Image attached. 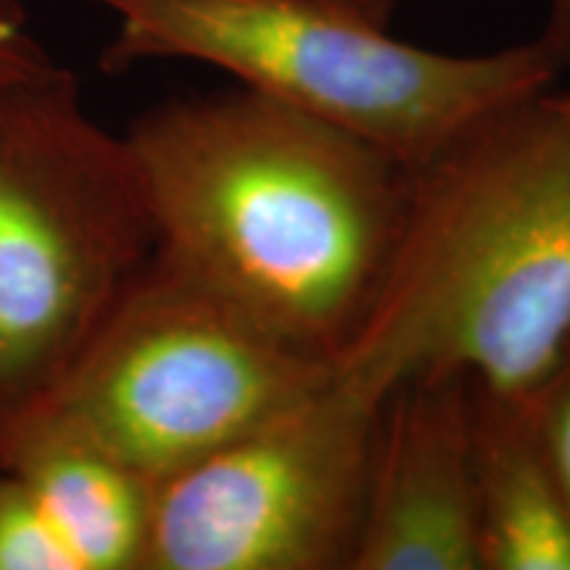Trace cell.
<instances>
[{
  "instance_id": "1",
  "label": "cell",
  "mask_w": 570,
  "mask_h": 570,
  "mask_svg": "<svg viewBox=\"0 0 570 570\" xmlns=\"http://www.w3.org/2000/svg\"><path fill=\"white\" fill-rule=\"evenodd\" d=\"M125 140L156 248L336 365L386 273L412 167L248 88L164 101Z\"/></svg>"
},
{
  "instance_id": "2",
  "label": "cell",
  "mask_w": 570,
  "mask_h": 570,
  "mask_svg": "<svg viewBox=\"0 0 570 570\" xmlns=\"http://www.w3.org/2000/svg\"><path fill=\"white\" fill-rule=\"evenodd\" d=\"M570 348V117L552 88L412 169L394 252L336 375L383 399L423 370L537 396Z\"/></svg>"
},
{
  "instance_id": "3",
  "label": "cell",
  "mask_w": 570,
  "mask_h": 570,
  "mask_svg": "<svg viewBox=\"0 0 570 570\" xmlns=\"http://www.w3.org/2000/svg\"><path fill=\"white\" fill-rule=\"evenodd\" d=\"M117 19L106 71L198 61L377 142L417 169L489 111L552 88L539 40L452 56L312 0H88Z\"/></svg>"
},
{
  "instance_id": "4",
  "label": "cell",
  "mask_w": 570,
  "mask_h": 570,
  "mask_svg": "<svg viewBox=\"0 0 570 570\" xmlns=\"http://www.w3.org/2000/svg\"><path fill=\"white\" fill-rule=\"evenodd\" d=\"M156 252L125 135L51 61L0 80V436L67 373Z\"/></svg>"
},
{
  "instance_id": "5",
  "label": "cell",
  "mask_w": 570,
  "mask_h": 570,
  "mask_svg": "<svg viewBox=\"0 0 570 570\" xmlns=\"http://www.w3.org/2000/svg\"><path fill=\"white\" fill-rule=\"evenodd\" d=\"M333 370L156 248L9 431L67 433L159 481L312 394Z\"/></svg>"
},
{
  "instance_id": "6",
  "label": "cell",
  "mask_w": 570,
  "mask_h": 570,
  "mask_svg": "<svg viewBox=\"0 0 570 570\" xmlns=\"http://www.w3.org/2000/svg\"><path fill=\"white\" fill-rule=\"evenodd\" d=\"M381 399L336 375L154 481L142 570H352Z\"/></svg>"
},
{
  "instance_id": "7",
  "label": "cell",
  "mask_w": 570,
  "mask_h": 570,
  "mask_svg": "<svg viewBox=\"0 0 570 570\" xmlns=\"http://www.w3.org/2000/svg\"><path fill=\"white\" fill-rule=\"evenodd\" d=\"M465 370H423L386 391L352 570H481Z\"/></svg>"
},
{
  "instance_id": "8",
  "label": "cell",
  "mask_w": 570,
  "mask_h": 570,
  "mask_svg": "<svg viewBox=\"0 0 570 570\" xmlns=\"http://www.w3.org/2000/svg\"><path fill=\"white\" fill-rule=\"evenodd\" d=\"M470 439L481 570H570V504L533 396L473 381Z\"/></svg>"
},
{
  "instance_id": "9",
  "label": "cell",
  "mask_w": 570,
  "mask_h": 570,
  "mask_svg": "<svg viewBox=\"0 0 570 570\" xmlns=\"http://www.w3.org/2000/svg\"><path fill=\"white\" fill-rule=\"evenodd\" d=\"M0 468L30 487L80 570H142L154 481L88 441L19 425L0 436Z\"/></svg>"
},
{
  "instance_id": "10",
  "label": "cell",
  "mask_w": 570,
  "mask_h": 570,
  "mask_svg": "<svg viewBox=\"0 0 570 570\" xmlns=\"http://www.w3.org/2000/svg\"><path fill=\"white\" fill-rule=\"evenodd\" d=\"M0 570H80L19 475L0 468Z\"/></svg>"
},
{
  "instance_id": "11",
  "label": "cell",
  "mask_w": 570,
  "mask_h": 570,
  "mask_svg": "<svg viewBox=\"0 0 570 570\" xmlns=\"http://www.w3.org/2000/svg\"><path fill=\"white\" fill-rule=\"evenodd\" d=\"M541 441L570 504V354L533 396Z\"/></svg>"
},
{
  "instance_id": "12",
  "label": "cell",
  "mask_w": 570,
  "mask_h": 570,
  "mask_svg": "<svg viewBox=\"0 0 570 570\" xmlns=\"http://www.w3.org/2000/svg\"><path fill=\"white\" fill-rule=\"evenodd\" d=\"M53 59L32 35L30 13L21 0H0V80L30 75Z\"/></svg>"
},
{
  "instance_id": "13",
  "label": "cell",
  "mask_w": 570,
  "mask_h": 570,
  "mask_svg": "<svg viewBox=\"0 0 570 570\" xmlns=\"http://www.w3.org/2000/svg\"><path fill=\"white\" fill-rule=\"evenodd\" d=\"M539 42L560 71L570 67V0H550V17Z\"/></svg>"
},
{
  "instance_id": "14",
  "label": "cell",
  "mask_w": 570,
  "mask_h": 570,
  "mask_svg": "<svg viewBox=\"0 0 570 570\" xmlns=\"http://www.w3.org/2000/svg\"><path fill=\"white\" fill-rule=\"evenodd\" d=\"M312 3L327 6V9L348 13V17L367 21L375 27H389L396 0H312Z\"/></svg>"
},
{
  "instance_id": "15",
  "label": "cell",
  "mask_w": 570,
  "mask_h": 570,
  "mask_svg": "<svg viewBox=\"0 0 570 570\" xmlns=\"http://www.w3.org/2000/svg\"><path fill=\"white\" fill-rule=\"evenodd\" d=\"M552 96H554V101L560 104V109L570 117V90L568 92H552Z\"/></svg>"
},
{
  "instance_id": "16",
  "label": "cell",
  "mask_w": 570,
  "mask_h": 570,
  "mask_svg": "<svg viewBox=\"0 0 570 570\" xmlns=\"http://www.w3.org/2000/svg\"><path fill=\"white\" fill-rule=\"evenodd\" d=\"M568 354H570V348H568ZM568 354H566V356H568Z\"/></svg>"
}]
</instances>
